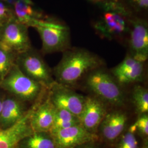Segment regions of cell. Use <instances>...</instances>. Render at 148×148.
<instances>
[{
	"label": "cell",
	"instance_id": "cell-4",
	"mask_svg": "<svg viewBox=\"0 0 148 148\" xmlns=\"http://www.w3.org/2000/svg\"><path fill=\"white\" fill-rule=\"evenodd\" d=\"M86 84L94 96L104 102L115 106H121L125 97L121 86L111 73L103 67L95 69L86 76Z\"/></svg>",
	"mask_w": 148,
	"mask_h": 148
},
{
	"label": "cell",
	"instance_id": "cell-24",
	"mask_svg": "<svg viewBox=\"0 0 148 148\" xmlns=\"http://www.w3.org/2000/svg\"><path fill=\"white\" fill-rule=\"evenodd\" d=\"M132 11L142 12L148 11V0H121Z\"/></svg>",
	"mask_w": 148,
	"mask_h": 148
},
{
	"label": "cell",
	"instance_id": "cell-19",
	"mask_svg": "<svg viewBox=\"0 0 148 148\" xmlns=\"http://www.w3.org/2000/svg\"><path fill=\"white\" fill-rule=\"evenodd\" d=\"M79 124H80L79 119L73 114L63 109L55 107L54 121L50 133Z\"/></svg>",
	"mask_w": 148,
	"mask_h": 148
},
{
	"label": "cell",
	"instance_id": "cell-25",
	"mask_svg": "<svg viewBox=\"0 0 148 148\" xmlns=\"http://www.w3.org/2000/svg\"><path fill=\"white\" fill-rule=\"evenodd\" d=\"M134 123L137 127V131L138 130L143 136L147 137L148 135V114L140 115V117Z\"/></svg>",
	"mask_w": 148,
	"mask_h": 148
},
{
	"label": "cell",
	"instance_id": "cell-1",
	"mask_svg": "<svg viewBox=\"0 0 148 148\" xmlns=\"http://www.w3.org/2000/svg\"><path fill=\"white\" fill-rule=\"evenodd\" d=\"M104 64L99 56L86 49L70 48L63 52L52 73L56 82L71 88L90 72Z\"/></svg>",
	"mask_w": 148,
	"mask_h": 148
},
{
	"label": "cell",
	"instance_id": "cell-13",
	"mask_svg": "<svg viewBox=\"0 0 148 148\" xmlns=\"http://www.w3.org/2000/svg\"><path fill=\"white\" fill-rule=\"evenodd\" d=\"M32 110L12 127L0 128V148H18L21 140L33 132L30 124Z\"/></svg>",
	"mask_w": 148,
	"mask_h": 148
},
{
	"label": "cell",
	"instance_id": "cell-22",
	"mask_svg": "<svg viewBox=\"0 0 148 148\" xmlns=\"http://www.w3.org/2000/svg\"><path fill=\"white\" fill-rule=\"evenodd\" d=\"M138 145L135 133L128 131L122 137L116 148H138Z\"/></svg>",
	"mask_w": 148,
	"mask_h": 148
},
{
	"label": "cell",
	"instance_id": "cell-26",
	"mask_svg": "<svg viewBox=\"0 0 148 148\" xmlns=\"http://www.w3.org/2000/svg\"><path fill=\"white\" fill-rule=\"evenodd\" d=\"M0 1L5 3V4H7V5H10L12 7H13V6L14 5L15 3L18 0H0Z\"/></svg>",
	"mask_w": 148,
	"mask_h": 148
},
{
	"label": "cell",
	"instance_id": "cell-29",
	"mask_svg": "<svg viewBox=\"0 0 148 148\" xmlns=\"http://www.w3.org/2000/svg\"><path fill=\"white\" fill-rule=\"evenodd\" d=\"M4 97L1 95L0 94V116L1 114V111H2V103H3V100Z\"/></svg>",
	"mask_w": 148,
	"mask_h": 148
},
{
	"label": "cell",
	"instance_id": "cell-16",
	"mask_svg": "<svg viewBox=\"0 0 148 148\" xmlns=\"http://www.w3.org/2000/svg\"><path fill=\"white\" fill-rule=\"evenodd\" d=\"M127 117L121 111L106 114L99 126L103 137L108 141L112 142L119 137L126 127Z\"/></svg>",
	"mask_w": 148,
	"mask_h": 148
},
{
	"label": "cell",
	"instance_id": "cell-14",
	"mask_svg": "<svg viewBox=\"0 0 148 148\" xmlns=\"http://www.w3.org/2000/svg\"><path fill=\"white\" fill-rule=\"evenodd\" d=\"M54 116L55 107L48 98L36 109L32 110L30 124L32 131L50 133Z\"/></svg>",
	"mask_w": 148,
	"mask_h": 148
},
{
	"label": "cell",
	"instance_id": "cell-9",
	"mask_svg": "<svg viewBox=\"0 0 148 148\" xmlns=\"http://www.w3.org/2000/svg\"><path fill=\"white\" fill-rule=\"evenodd\" d=\"M129 53L145 62L148 58V24L145 20L133 16L129 31Z\"/></svg>",
	"mask_w": 148,
	"mask_h": 148
},
{
	"label": "cell",
	"instance_id": "cell-17",
	"mask_svg": "<svg viewBox=\"0 0 148 148\" xmlns=\"http://www.w3.org/2000/svg\"><path fill=\"white\" fill-rule=\"evenodd\" d=\"M16 20L27 27H33L35 23L46 18L36 9L32 0H18L13 6Z\"/></svg>",
	"mask_w": 148,
	"mask_h": 148
},
{
	"label": "cell",
	"instance_id": "cell-6",
	"mask_svg": "<svg viewBox=\"0 0 148 148\" xmlns=\"http://www.w3.org/2000/svg\"><path fill=\"white\" fill-rule=\"evenodd\" d=\"M15 63L28 77L49 88L55 81L53 73L41 56L32 47L16 56Z\"/></svg>",
	"mask_w": 148,
	"mask_h": 148
},
{
	"label": "cell",
	"instance_id": "cell-5",
	"mask_svg": "<svg viewBox=\"0 0 148 148\" xmlns=\"http://www.w3.org/2000/svg\"><path fill=\"white\" fill-rule=\"evenodd\" d=\"M43 86L24 74L16 63L0 81V87L21 101H35L41 95Z\"/></svg>",
	"mask_w": 148,
	"mask_h": 148
},
{
	"label": "cell",
	"instance_id": "cell-3",
	"mask_svg": "<svg viewBox=\"0 0 148 148\" xmlns=\"http://www.w3.org/2000/svg\"><path fill=\"white\" fill-rule=\"evenodd\" d=\"M33 27L41 37L43 54L63 52L71 48L70 30L63 21L46 17L37 21Z\"/></svg>",
	"mask_w": 148,
	"mask_h": 148
},
{
	"label": "cell",
	"instance_id": "cell-18",
	"mask_svg": "<svg viewBox=\"0 0 148 148\" xmlns=\"http://www.w3.org/2000/svg\"><path fill=\"white\" fill-rule=\"evenodd\" d=\"M18 146L20 148H57L49 132H33L24 138Z\"/></svg>",
	"mask_w": 148,
	"mask_h": 148
},
{
	"label": "cell",
	"instance_id": "cell-20",
	"mask_svg": "<svg viewBox=\"0 0 148 148\" xmlns=\"http://www.w3.org/2000/svg\"><path fill=\"white\" fill-rule=\"evenodd\" d=\"M132 99L135 109L139 115L148 112V90L145 87L136 85L132 90Z\"/></svg>",
	"mask_w": 148,
	"mask_h": 148
},
{
	"label": "cell",
	"instance_id": "cell-7",
	"mask_svg": "<svg viewBox=\"0 0 148 148\" xmlns=\"http://www.w3.org/2000/svg\"><path fill=\"white\" fill-rule=\"evenodd\" d=\"M28 27L12 19L0 28V46L16 56L32 48Z\"/></svg>",
	"mask_w": 148,
	"mask_h": 148
},
{
	"label": "cell",
	"instance_id": "cell-15",
	"mask_svg": "<svg viewBox=\"0 0 148 148\" xmlns=\"http://www.w3.org/2000/svg\"><path fill=\"white\" fill-rule=\"evenodd\" d=\"M26 112L23 101L13 95L4 97L0 116V128L5 129L12 127Z\"/></svg>",
	"mask_w": 148,
	"mask_h": 148
},
{
	"label": "cell",
	"instance_id": "cell-23",
	"mask_svg": "<svg viewBox=\"0 0 148 148\" xmlns=\"http://www.w3.org/2000/svg\"><path fill=\"white\" fill-rule=\"evenodd\" d=\"M13 18V7L0 1V28Z\"/></svg>",
	"mask_w": 148,
	"mask_h": 148
},
{
	"label": "cell",
	"instance_id": "cell-28",
	"mask_svg": "<svg viewBox=\"0 0 148 148\" xmlns=\"http://www.w3.org/2000/svg\"><path fill=\"white\" fill-rule=\"evenodd\" d=\"M88 143H86V144H82V145H81L79 146H77V147H76L74 148H95V147H94L93 146H92V145H88L87 144Z\"/></svg>",
	"mask_w": 148,
	"mask_h": 148
},
{
	"label": "cell",
	"instance_id": "cell-21",
	"mask_svg": "<svg viewBox=\"0 0 148 148\" xmlns=\"http://www.w3.org/2000/svg\"><path fill=\"white\" fill-rule=\"evenodd\" d=\"M16 56L0 46V81L3 79L15 64Z\"/></svg>",
	"mask_w": 148,
	"mask_h": 148
},
{
	"label": "cell",
	"instance_id": "cell-2",
	"mask_svg": "<svg viewBox=\"0 0 148 148\" xmlns=\"http://www.w3.org/2000/svg\"><path fill=\"white\" fill-rule=\"evenodd\" d=\"M99 5L102 14L93 24L98 35L111 40L123 37L129 33L133 16L121 0L109 1Z\"/></svg>",
	"mask_w": 148,
	"mask_h": 148
},
{
	"label": "cell",
	"instance_id": "cell-10",
	"mask_svg": "<svg viewBox=\"0 0 148 148\" xmlns=\"http://www.w3.org/2000/svg\"><path fill=\"white\" fill-rule=\"evenodd\" d=\"M144 63L128 53L110 73L121 86L140 82L144 75Z\"/></svg>",
	"mask_w": 148,
	"mask_h": 148
},
{
	"label": "cell",
	"instance_id": "cell-11",
	"mask_svg": "<svg viewBox=\"0 0 148 148\" xmlns=\"http://www.w3.org/2000/svg\"><path fill=\"white\" fill-rule=\"evenodd\" d=\"M50 133L57 148H74L98 139L95 133L88 131L80 124Z\"/></svg>",
	"mask_w": 148,
	"mask_h": 148
},
{
	"label": "cell",
	"instance_id": "cell-27",
	"mask_svg": "<svg viewBox=\"0 0 148 148\" xmlns=\"http://www.w3.org/2000/svg\"><path fill=\"white\" fill-rule=\"evenodd\" d=\"M88 1H90V2H91L94 3L99 5V4H101L102 3L106 2H107V1H112V0H88Z\"/></svg>",
	"mask_w": 148,
	"mask_h": 148
},
{
	"label": "cell",
	"instance_id": "cell-8",
	"mask_svg": "<svg viewBox=\"0 0 148 148\" xmlns=\"http://www.w3.org/2000/svg\"><path fill=\"white\" fill-rule=\"evenodd\" d=\"M49 88L48 98L53 106L69 111L79 119L85 104V97L71 90V87L56 81Z\"/></svg>",
	"mask_w": 148,
	"mask_h": 148
},
{
	"label": "cell",
	"instance_id": "cell-12",
	"mask_svg": "<svg viewBox=\"0 0 148 148\" xmlns=\"http://www.w3.org/2000/svg\"><path fill=\"white\" fill-rule=\"evenodd\" d=\"M106 114L104 102L95 96L85 97L84 108L79 117L80 125L90 132L95 133Z\"/></svg>",
	"mask_w": 148,
	"mask_h": 148
},
{
	"label": "cell",
	"instance_id": "cell-30",
	"mask_svg": "<svg viewBox=\"0 0 148 148\" xmlns=\"http://www.w3.org/2000/svg\"><path fill=\"white\" fill-rule=\"evenodd\" d=\"M143 148H148V144H145V145H144V147H143Z\"/></svg>",
	"mask_w": 148,
	"mask_h": 148
}]
</instances>
